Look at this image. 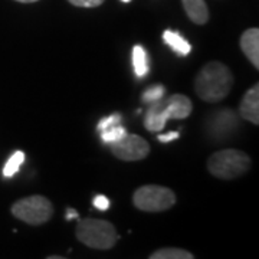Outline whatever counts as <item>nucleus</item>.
<instances>
[{
    "instance_id": "1",
    "label": "nucleus",
    "mask_w": 259,
    "mask_h": 259,
    "mask_svg": "<svg viewBox=\"0 0 259 259\" xmlns=\"http://www.w3.org/2000/svg\"><path fill=\"white\" fill-rule=\"evenodd\" d=\"M233 85L231 69L222 62H209L200 69L194 81V90L200 100L219 102L226 98Z\"/></svg>"
},
{
    "instance_id": "2",
    "label": "nucleus",
    "mask_w": 259,
    "mask_h": 259,
    "mask_svg": "<svg viewBox=\"0 0 259 259\" xmlns=\"http://www.w3.org/2000/svg\"><path fill=\"white\" fill-rule=\"evenodd\" d=\"M193 111L190 98L182 94H175L168 98L148 104L144 115V127L151 133H158L166 127L168 120H185Z\"/></svg>"
},
{
    "instance_id": "3",
    "label": "nucleus",
    "mask_w": 259,
    "mask_h": 259,
    "mask_svg": "<svg viewBox=\"0 0 259 259\" xmlns=\"http://www.w3.org/2000/svg\"><path fill=\"white\" fill-rule=\"evenodd\" d=\"M76 238L88 248L100 250L111 249L118 239L112 223L101 219H78Z\"/></svg>"
},
{
    "instance_id": "4",
    "label": "nucleus",
    "mask_w": 259,
    "mask_h": 259,
    "mask_svg": "<svg viewBox=\"0 0 259 259\" xmlns=\"http://www.w3.org/2000/svg\"><path fill=\"white\" fill-rule=\"evenodd\" d=\"M250 167L246 153L236 148H226L214 153L207 160V168L213 176L222 180H233L245 175Z\"/></svg>"
},
{
    "instance_id": "5",
    "label": "nucleus",
    "mask_w": 259,
    "mask_h": 259,
    "mask_svg": "<svg viewBox=\"0 0 259 259\" xmlns=\"http://www.w3.org/2000/svg\"><path fill=\"white\" fill-rule=\"evenodd\" d=\"M133 202L143 212H164L176 203V194L164 186H141L134 192Z\"/></svg>"
},
{
    "instance_id": "6",
    "label": "nucleus",
    "mask_w": 259,
    "mask_h": 259,
    "mask_svg": "<svg viewBox=\"0 0 259 259\" xmlns=\"http://www.w3.org/2000/svg\"><path fill=\"white\" fill-rule=\"evenodd\" d=\"M12 214L32 226L47 223L54 214V206L47 197L35 194L20 199L12 206Z\"/></svg>"
},
{
    "instance_id": "7",
    "label": "nucleus",
    "mask_w": 259,
    "mask_h": 259,
    "mask_svg": "<svg viewBox=\"0 0 259 259\" xmlns=\"http://www.w3.org/2000/svg\"><path fill=\"white\" fill-rule=\"evenodd\" d=\"M108 147L115 157L124 161H139L147 157L150 153L147 141L134 134H125L122 139L110 144Z\"/></svg>"
},
{
    "instance_id": "8",
    "label": "nucleus",
    "mask_w": 259,
    "mask_h": 259,
    "mask_svg": "<svg viewBox=\"0 0 259 259\" xmlns=\"http://www.w3.org/2000/svg\"><path fill=\"white\" fill-rule=\"evenodd\" d=\"M239 114L243 120L249 121L252 124H259V85L255 83L248 93L243 95L239 107Z\"/></svg>"
},
{
    "instance_id": "9",
    "label": "nucleus",
    "mask_w": 259,
    "mask_h": 259,
    "mask_svg": "<svg viewBox=\"0 0 259 259\" xmlns=\"http://www.w3.org/2000/svg\"><path fill=\"white\" fill-rule=\"evenodd\" d=\"M242 52L249 59L255 68H259V30L256 28L248 29L241 36Z\"/></svg>"
},
{
    "instance_id": "10",
    "label": "nucleus",
    "mask_w": 259,
    "mask_h": 259,
    "mask_svg": "<svg viewBox=\"0 0 259 259\" xmlns=\"http://www.w3.org/2000/svg\"><path fill=\"white\" fill-rule=\"evenodd\" d=\"M216 117L213 118L212 124V131L214 136H223V134H229L232 128L238 127V118H236V114L229 110H222V111L216 112L214 114Z\"/></svg>"
},
{
    "instance_id": "11",
    "label": "nucleus",
    "mask_w": 259,
    "mask_h": 259,
    "mask_svg": "<svg viewBox=\"0 0 259 259\" xmlns=\"http://www.w3.org/2000/svg\"><path fill=\"white\" fill-rule=\"evenodd\" d=\"M189 19L196 25H204L209 20V9L204 0H182Z\"/></svg>"
},
{
    "instance_id": "12",
    "label": "nucleus",
    "mask_w": 259,
    "mask_h": 259,
    "mask_svg": "<svg viewBox=\"0 0 259 259\" xmlns=\"http://www.w3.org/2000/svg\"><path fill=\"white\" fill-rule=\"evenodd\" d=\"M163 40H164L167 45L171 48L176 54H179V55L186 56L192 52V45H190L179 32L166 30V32L163 33Z\"/></svg>"
},
{
    "instance_id": "13",
    "label": "nucleus",
    "mask_w": 259,
    "mask_h": 259,
    "mask_svg": "<svg viewBox=\"0 0 259 259\" xmlns=\"http://www.w3.org/2000/svg\"><path fill=\"white\" fill-rule=\"evenodd\" d=\"M133 66L134 72L139 78H146L150 71L148 68V56L146 49L141 45H136L133 48Z\"/></svg>"
},
{
    "instance_id": "14",
    "label": "nucleus",
    "mask_w": 259,
    "mask_h": 259,
    "mask_svg": "<svg viewBox=\"0 0 259 259\" xmlns=\"http://www.w3.org/2000/svg\"><path fill=\"white\" fill-rule=\"evenodd\" d=\"M194 255L180 248H163L150 255V259H193Z\"/></svg>"
},
{
    "instance_id": "15",
    "label": "nucleus",
    "mask_w": 259,
    "mask_h": 259,
    "mask_svg": "<svg viewBox=\"0 0 259 259\" xmlns=\"http://www.w3.org/2000/svg\"><path fill=\"white\" fill-rule=\"evenodd\" d=\"M25 161V153L23 151H16L12 157L6 161V164L3 167V176L5 177H13L19 171L20 166Z\"/></svg>"
},
{
    "instance_id": "16",
    "label": "nucleus",
    "mask_w": 259,
    "mask_h": 259,
    "mask_svg": "<svg viewBox=\"0 0 259 259\" xmlns=\"http://www.w3.org/2000/svg\"><path fill=\"white\" fill-rule=\"evenodd\" d=\"M100 133H101L102 143H105L107 146H110L112 143H115V141L122 139L127 134V130L124 128L121 124H117V125H112V127L102 130Z\"/></svg>"
},
{
    "instance_id": "17",
    "label": "nucleus",
    "mask_w": 259,
    "mask_h": 259,
    "mask_svg": "<svg viewBox=\"0 0 259 259\" xmlns=\"http://www.w3.org/2000/svg\"><path fill=\"white\" fill-rule=\"evenodd\" d=\"M164 91H166V90H164L163 85H153V87H150V88H147V90L143 93L141 100L146 102V104L158 101V100L164 98Z\"/></svg>"
},
{
    "instance_id": "18",
    "label": "nucleus",
    "mask_w": 259,
    "mask_h": 259,
    "mask_svg": "<svg viewBox=\"0 0 259 259\" xmlns=\"http://www.w3.org/2000/svg\"><path fill=\"white\" fill-rule=\"evenodd\" d=\"M120 122H121L120 114H111V115H108V117H105V118L100 120L98 125H97V130H98V131H102V130L108 128V127L117 125V124H120Z\"/></svg>"
},
{
    "instance_id": "19",
    "label": "nucleus",
    "mask_w": 259,
    "mask_h": 259,
    "mask_svg": "<svg viewBox=\"0 0 259 259\" xmlns=\"http://www.w3.org/2000/svg\"><path fill=\"white\" fill-rule=\"evenodd\" d=\"M76 8H98L104 3V0H68Z\"/></svg>"
},
{
    "instance_id": "20",
    "label": "nucleus",
    "mask_w": 259,
    "mask_h": 259,
    "mask_svg": "<svg viewBox=\"0 0 259 259\" xmlns=\"http://www.w3.org/2000/svg\"><path fill=\"white\" fill-rule=\"evenodd\" d=\"M94 206L98 209V210H108V207H110V200H108V197L107 196H104V194H98V196H95L94 197Z\"/></svg>"
},
{
    "instance_id": "21",
    "label": "nucleus",
    "mask_w": 259,
    "mask_h": 259,
    "mask_svg": "<svg viewBox=\"0 0 259 259\" xmlns=\"http://www.w3.org/2000/svg\"><path fill=\"white\" fill-rule=\"evenodd\" d=\"M180 137V133L179 131H170L167 134H160L157 139L160 143H170V141H175Z\"/></svg>"
},
{
    "instance_id": "22",
    "label": "nucleus",
    "mask_w": 259,
    "mask_h": 259,
    "mask_svg": "<svg viewBox=\"0 0 259 259\" xmlns=\"http://www.w3.org/2000/svg\"><path fill=\"white\" fill-rule=\"evenodd\" d=\"M65 218H66V221H72V219H79V214H78V212L75 210L74 207H68Z\"/></svg>"
},
{
    "instance_id": "23",
    "label": "nucleus",
    "mask_w": 259,
    "mask_h": 259,
    "mask_svg": "<svg viewBox=\"0 0 259 259\" xmlns=\"http://www.w3.org/2000/svg\"><path fill=\"white\" fill-rule=\"evenodd\" d=\"M16 2H20V3H35L37 0H16Z\"/></svg>"
},
{
    "instance_id": "24",
    "label": "nucleus",
    "mask_w": 259,
    "mask_h": 259,
    "mask_svg": "<svg viewBox=\"0 0 259 259\" xmlns=\"http://www.w3.org/2000/svg\"><path fill=\"white\" fill-rule=\"evenodd\" d=\"M121 2H124V3H128V2H131V0H121Z\"/></svg>"
}]
</instances>
